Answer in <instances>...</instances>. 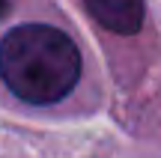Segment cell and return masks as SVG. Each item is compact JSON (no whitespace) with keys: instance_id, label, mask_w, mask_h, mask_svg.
<instances>
[{"instance_id":"1","label":"cell","mask_w":161,"mask_h":158,"mask_svg":"<svg viewBox=\"0 0 161 158\" xmlns=\"http://www.w3.org/2000/svg\"><path fill=\"white\" fill-rule=\"evenodd\" d=\"M0 78L30 105L60 101L80 78V51L48 24H21L0 42Z\"/></svg>"},{"instance_id":"2","label":"cell","mask_w":161,"mask_h":158,"mask_svg":"<svg viewBox=\"0 0 161 158\" xmlns=\"http://www.w3.org/2000/svg\"><path fill=\"white\" fill-rule=\"evenodd\" d=\"M90 15L114 33H137L143 24V0H84Z\"/></svg>"},{"instance_id":"3","label":"cell","mask_w":161,"mask_h":158,"mask_svg":"<svg viewBox=\"0 0 161 158\" xmlns=\"http://www.w3.org/2000/svg\"><path fill=\"white\" fill-rule=\"evenodd\" d=\"M6 9H9V0H0V18L6 15Z\"/></svg>"}]
</instances>
